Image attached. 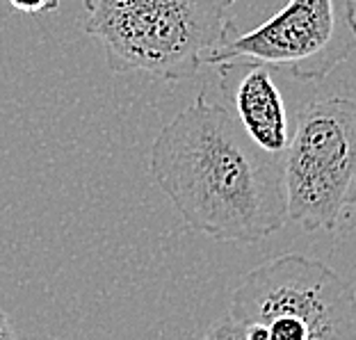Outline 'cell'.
Returning a JSON list of instances; mask_svg holds the SVG:
<instances>
[{
  "label": "cell",
  "mask_w": 356,
  "mask_h": 340,
  "mask_svg": "<svg viewBox=\"0 0 356 340\" xmlns=\"http://www.w3.org/2000/svg\"><path fill=\"white\" fill-rule=\"evenodd\" d=\"M229 315L267 340H356V290L327 263L283 254L249 270Z\"/></svg>",
  "instance_id": "obj_3"
},
{
  "label": "cell",
  "mask_w": 356,
  "mask_h": 340,
  "mask_svg": "<svg viewBox=\"0 0 356 340\" xmlns=\"http://www.w3.org/2000/svg\"><path fill=\"white\" fill-rule=\"evenodd\" d=\"M245 338V327L238 325L231 315H226L220 322H215L213 327L208 329V334L204 340H242Z\"/></svg>",
  "instance_id": "obj_7"
},
{
  "label": "cell",
  "mask_w": 356,
  "mask_h": 340,
  "mask_svg": "<svg viewBox=\"0 0 356 340\" xmlns=\"http://www.w3.org/2000/svg\"><path fill=\"white\" fill-rule=\"evenodd\" d=\"M16 12L21 14H32V16H42V14H53L60 10V0H7Z\"/></svg>",
  "instance_id": "obj_8"
},
{
  "label": "cell",
  "mask_w": 356,
  "mask_h": 340,
  "mask_svg": "<svg viewBox=\"0 0 356 340\" xmlns=\"http://www.w3.org/2000/svg\"><path fill=\"white\" fill-rule=\"evenodd\" d=\"M288 220L315 233L338 231L356 206V101L306 103L283 151Z\"/></svg>",
  "instance_id": "obj_4"
},
{
  "label": "cell",
  "mask_w": 356,
  "mask_h": 340,
  "mask_svg": "<svg viewBox=\"0 0 356 340\" xmlns=\"http://www.w3.org/2000/svg\"><path fill=\"white\" fill-rule=\"evenodd\" d=\"M247 71L238 80L236 117L245 133L261 149L270 153H283L288 147V112L283 96L272 78V69L263 64H238ZM222 71V69H220Z\"/></svg>",
  "instance_id": "obj_6"
},
{
  "label": "cell",
  "mask_w": 356,
  "mask_h": 340,
  "mask_svg": "<svg viewBox=\"0 0 356 340\" xmlns=\"http://www.w3.org/2000/svg\"><path fill=\"white\" fill-rule=\"evenodd\" d=\"M0 340H16L12 322H10V318H7V313L3 309H0Z\"/></svg>",
  "instance_id": "obj_9"
},
{
  "label": "cell",
  "mask_w": 356,
  "mask_h": 340,
  "mask_svg": "<svg viewBox=\"0 0 356 340\" xmlns=\"http://www.w3.org/2000/svg\"><path fill=\"white\" fill-rule=\"evenodd\" d=\"M236 0H83L80 26L101 42L115 74L142 71L181 83L238 35Z\"/></svg>",
  "instance_id": "obj_2"
},
{
  "label": "cell",
  "mask_w": 356,
  "mask_h": 340,
  "mask_svg": "<svg viewBox=\"0 0 356 340\" xmlns=\"http://www.w3.org/2000/svg\"><path fill=\"white\" fill-rule=\"evenodd\" d=\"M149 174L194 233L254 245L288 222L283 153H270L238 117L201 92L156 135Z\"/></svg>",
  "instance_id": "obj_1"
},
{
  "label": "cell",
  "mask_w": 356,
  "mask_h": 340,
  "mask_svg": "<svg viewBox=\"0 0 356 340\" xmlns=\"http://www.w3.org/2000/svg\"><path fill=\"white\" fill-rule=\"evenodd\" d=\"M356 48V0H288L270 21L208 55L220 69L263 64L297 80H322Z\"/></svg>",
  "instance_id": "obj_5"
}]
</instances>
